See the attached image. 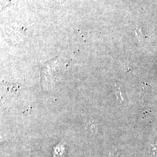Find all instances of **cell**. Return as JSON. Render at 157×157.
I'll use <instances>...</instances> for the list:
<instances>
[{
  "label": "cell",
  "mask_w": 157,
  "mask_h": 157,
  "mask_svg": "<svg viewBox=\"0 0 157 157\" xmlns=\"http://www.w3.org/2000/svg\"><path fill=\"white\" fill-rule=\"evenodd\" d=\"M136 33V35H137V38L139 39V40H143V39H144L143 34L142 33V32H141V30H140V29H137Z\"/></svg>",
  "instance_id": "obj_1"
}]
</instances>
